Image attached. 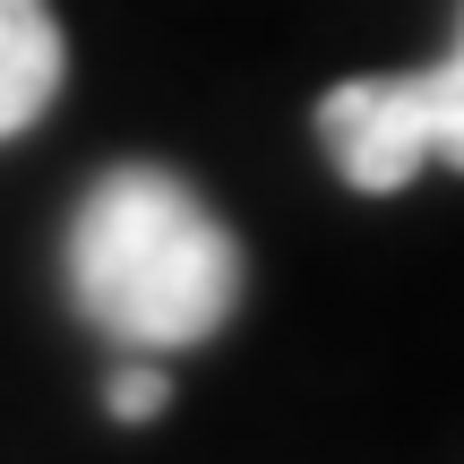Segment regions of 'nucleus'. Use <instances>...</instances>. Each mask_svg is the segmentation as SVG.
Masks as SVG:
<instances>
[{"label":"nucleus","mask_w":464,"mask_h":464,"mask_svg":"<svg viewBox=\"0 0 464 464\" xmlns=\"http://www.w3.org/2000/svg\"><path fill=\"white\" fill-rule=\"evenodd\" d=\"M69 293L112 344L181 353L232 318L241 301V249L198 207V189L155 164H121L86 189L69 224Z\"/></svg>","instance_id":"1"},{"label":"nucleus","mask_w":464,"mask_h":464,"mask_svg":"<svg viewBox=\"0 0 464 464\" xmlns=\"http://www.w3.org/2000/svg\"><path fill=\"white\" fill-rule=\"evenodd\" d=\"M318 138H327L335 172L353 189H404L421 164L464 172V26L456 52L413 78H344L318 103Z\"/></svg>","instance_id":"2"},{"label":"nucleus","mask_w":464,"mask_h":464,"mask_svg":"<svg viewBox=\"0 0 464 464\" xmlns=\"http://www.w3.org/2000/svg\"><path fill=\"white\" fill-rule=\"evenodd\" d=\"M61 95V26L44 0H0V138H17Z\"/></svg>","instance_id":"3"},{"label":"nucleus","mask_w":464,"mask_h":464,"mask_svg":"<svg viewBox=\"0 0 464 464\" xmlns=\"http://www.w3.org/2000/svg\"><path fill=\"white\" fill-rule=\"evenodd\" d=\"M103 396H112V413H121V421H147V413H164L172 387H164V370L138 353V362H121V370H112V387H103Z\"/></svg>","instance_id":"4"}]
</instances>
